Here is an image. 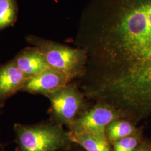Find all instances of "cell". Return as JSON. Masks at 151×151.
Segmentation results:
<instances>
[{
    "instance_id": "13",
    "label": "cell",
    "mask_w": 151,
    "mask_h": 151,
    "mask_svg": "<svg viewBox=\"0 0 151 151\" xmlns=\"http://www.w3.org/2000/svg\"><path fill=\"white\" fill-rule=\"evenodd\" d=\"M135 151H151V143L143 142Z\"/></svg>"
},
{
    "instance_id": "6",
    "label": "cell",
    "mask_w": 151,
    "mask_h": 151,
    "mask_svg": "<svg viewBox=\"0 0 151 151\" xmlns=\"http://www.w3.org/2000/svg\"><path fill=\"white\" fill-rule=\"evenodd\" d=\"M70 82L64 75L49 68L37 75L28 78L22 90L47 96Z\"/></svg>"
},
{
    "instance_id": "2",
    "label": "cell",
    "mask_w": 151,
    "mask_h": 151,
    "mask_svg": "<svg viewBox=\"0 0 151 151\" xmlns=\"http://www.w3.org/2000/svg\"><path fill=\"white\" fill-rule=\"evenodd\" d=\"M16 151H57L68 149L70 133L57 124L15 125Z\"/></svg>"
},
{
    "instance_id": "3",
    "label": "cell",
    "mask_w": 151,
    "mask_h": 151,
    "mask_svg": "<svg viewBox=\"0 0 151 151\" xmlns=\"http://www.w3.org/2000/svg\"><path fill=\"white\" fill-rule=\"evenodd\" d=\"M32 43L43 54L50 68L60 72L70 81L84 75L87 61L86 50L39 39H32Z\"/></svg>"
},
{
    "instance_id": "5",
    "label": "cell",
    "mask_w": 151,
    "mask_h": 151,
    "mask_svg": "<svg viewBox=\"0 0 151 151\" xmlns=\"http://www.w3.org/2000/svg\"><path fill=\"white\" fill-rule=\"evenodd\" d=\"M57 124L68 127L78 114L86 110L85 95L76 85L69 83L46 96Z\"/></svg>"
},
{
    "instance_id": "1",
    "label": "cell",
    "mask_w": 151,
    "mask_h": 151,
    "mask_svg": "<svg viewBox=\"0 0 151 151\" xmlns=\"http://www.w3.org/2000/svg\"><path fill=\"white\" fill-rule=\"evenodd\" d=\"M80 32L99 79L122 89L151 83V0H95Z\"/></svg>"
},
{
    "instance_id": "10",
    "label": "cell",
    "mask_w": 151,
    "mask_h": 151,
    "mask_svg": "<svg viewBox=\"0 0 151 151\" xmlns=\"http://www.w3.org/2000/svg\"><path fill=\"white\" fill-rule=\"evenodd\" d=\"M70 137L72 143L78 145L86 151H113L105 135L70 134Z\"/></svg>"
},
{
    "instance_id": "7",
    "label": "cell",
    "mask_w": 151,
    "mask_h": 151,
    "mask_svg": "<svg viewBox=\"0 0 151 151\" xmlns=\"http://www.w3.org/2000/svg\"><path fill=\"white\" fill-rule=\"evenodd\" d=\"M27 78L14 61L0 68V101H4L22 89Z\"/></svg>"
},
{
    "instance_id": "9",
    "label": "cell",
    "mask_w": 151,
    "mask_h": 151,
    "mask_svg": "<svg viewBox=\"0 0 151 151\" xmlns=\"http://www.w3.org/2000/svg\"><path fill=\"white\" fill-rule=\"evenodd\" d=\"M133 121L128 119L114 120L106 127L105 135L111 145L122 138L134 135L141 129L136 127Z\"/></svg>"
},
{
    "instance_id": "4",
    "label": "cell",
    "mask_w": 151,
    "mask_h": 151,
    "mask_svg": "<svg viewBox=\"0 0 151 151\" xmlns=\"http://www.w3.org/2000/svg\"><path fill=\"white\" fill-rule=\"evenodd\" d=\"M77 115L68 127L70 134L105 135L106 127L114 120L127 119L122 111L107 104L97 103Z\"/></svg>"
},
{
    "instance_id": "12",
    "label": "cell",
    "mask_w": 151,
    "mask_h": 151,
    "mask_svg": "<svg viewBox=\"0 0 151 151\" xmlns=\"http://www.w3.org/2000/svg\"><path fill=\"white\" fill-rule=\"evenodd\" d=\"M142 142V130L141 129L135 134L116 141L113 145V151H135Z\"/></svg>"
},
{
    "instance_id": "8",
    "label": "cell",
    "mask_w": 151,
    "mask_h": 151,
    "mask_svg": "<svg viewBox=\"0 0 151 151\" xmlns=\"http://www.w3.org/2000/svg\"><path fill=\"white\" fill-rule=\"evenodd\" d=\"M14 61L27 79L50 68L43 54L37 48L22 50Z\"/></svg>"
},
{
    "instance_id": "11",
    "label": "cell",
    "mask_w": 151,
    "mask_h": 151,
    "mask_svg": "<svg viewBox=\"0 0 151 151\" xmlns=\"http://www.w3.org/2000/svg\"><path fill=\"white\" fill-rule=\"evenodd\" d=\"M15 16L16 8L14 0H0V29L11 25Z\"/></svg>"
}]
</instances>
